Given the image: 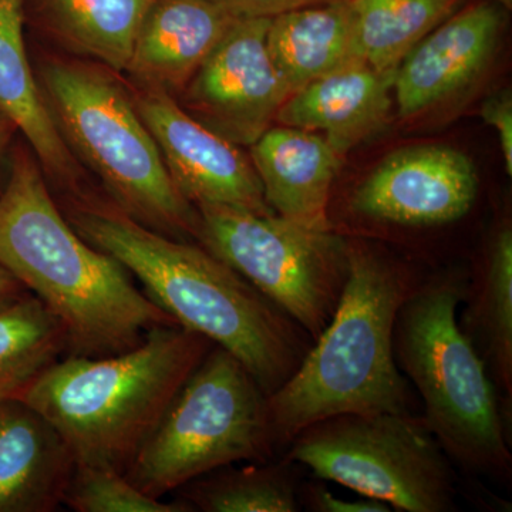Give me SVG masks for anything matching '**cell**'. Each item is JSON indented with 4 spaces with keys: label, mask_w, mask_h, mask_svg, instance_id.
<instances>
[{
    "label": "cell",
    "mask_w": 512,
    "mask_h": 512,
    "mask_svg": "<svg viewBox=\"0 0 512 512\" xmlns=\"http://www.w3.org/2000/svg\"><path fill=\"white\" fill-rule=\"evenodd\" d=\"M467 281L460 269L423 279L397 313L394 359L419 392L423 419L454 467L507 483V416L484 360L458 323Z\"/></svg>",
    "instance_id": "cell-5"
},
{
    "label": "cell",
    "mask_w": 512,
    "mask_h": 512,
    "mask_svg": "<svg viewBox=\"0 0 512 512\" xmlns=\"http://www.w3.org/2000/svg\"><path fill=\"white\" fill-rule=\"evenodd\" d=\"M175 187L195 208L208 205L275 214L251 157L190 116L170 93L150 89L136 104Z\"/></svg>",
    "instance_id": "cell-12"
},
{
    "label": "cell",
    "mask_w": 512,
    "mask_h": 512,
    "mask_svg": "<svg viewBox=\"0 0 512 512\" xmlns=\"http://www.w3.org/2000/svg\"><path fill=\"white\" fill-rule=\"evenodd\" d=\"M13 128H16L15 124H13L12 120H10L9 117L3 113L2 109H0V156H2L6 144H8Z\"/></svg>",
    "instance_id": "cell-30"
},
{
    "label": "cell",
    "mask_w": 512,
    "mask_h": 512,
    "mask_svg": "<svg viewBox=\"0 0 512 512\" xmlns=\"http://www.w3.org/2000/svg\"><path fill=\"white\" fill-rule=\"evenodd\" d=\"M249 157L275 214L303 227L332 229L330 201L343 156L325 137L279 124L251 144Z\"/></svg>",
    "instance_id": "cell-15"
},
{
    "label": "cell",
    "mask_w": 512,
    "mask_h": 512,
    "mask_svg": "<svg viewBox=\"0 0 512 512\" xmlns=\"http://www.w3.org/2000/svg\"><path fill=\"white\" fill-rule=\"evenodd\" d=\"M198 241L237 271L312 339L326 328L348 279V242L333 229L278 214L208 205Z\"/></svg>",
    "instance_id": "cell-9"
},
{
    "label": "cell",
    "mask_w": 512,
    "mask_h": 512,
    "mask_svg": "<svg viewBox=\"0 0 512 512\" xmlns=\"http://www.w3.org/2000/svg\"><path fill=\"white\" fill-rule=\"evenodd\" d=\"M69 222L136 276L178 326L237 357L268 396L311 348L313 339L298 323L208 249L154 231L120 208L79 205Z\"/></svg>",
    "instance_id": "cell-1"
},
{
    "label": "cell",
    "mask_w": 512,
    "mask_h": 512,
    "mask_svg": "<svg viewBox=\"0 0 512 512\" xmlns=\"http://www.w3.org/2000/svg\"><path fill=\"white\" fill-rule=\"evenodd\" d=\"M235 18H274L291 10L336 2V0H212Z\"/></svg>",
    "instance_id": "cell-28"
},
{
    "label": "cell",
    "mask_w": 512,
    "mask_h": 512,
    "mask_svg": "<svg viewBox=\"0 0 512 512\" xmlns=\"http://www.w3.org/2000/svg\"><path fill=\"white\" fill-rule=\"evenodd\" d=\"M76 460L55 427L22 400L0 403V511L63 504Z\"/></svg>",
    "instance_id": "cell-17"
},
{
    "label": "cell",
    "mask_w": 512,
    "mask_h": 512,
    "mask_svg": "<svg viewBox=\"0 0 512 512\" xmlns=\"http://www.w3.org/2000/svg\"><path fill=\"white\" fill-rule=\"evenodd\" d=\"M63 504L77 512H191L183 501L164 503L144 494L123 471L76 463Z\"/></svg>",
    "instance_id": "cell-25"
},
{
    "label": "cell",
    "mask_w": 512,
    "mask_h": 512,
    "mask_svg": "<svg viewBox=\"0 0 512 512\" xmlns=\"http://www.w3.org/2000/svg\"><path fill=\"white\" fill-rule=\"evenodd\" d=\"M458 323L490 373L505 416L512 407V228L495 225L474 275L468 278Z\"/></svg>",
    "instance_id": "cell-18"
},
{
    "label": "cell",
    "mask_w": 512,
    "mask_h": 512,
    "mask_svg": "<svg viewBox=\"0 0 512 512\" xmlns=\"http://www.w3.org/2000/svg\"><path fill=\"white\" fill-rule=\"evenodd\" d=\"M278 453L268 394L237 357L214 346L124 474L144 494L161 500L218 468L265 463Z\"/></svg>",
    "instance_id": "cell-6"
},
{
    "label": "cell",
    "mask_w": 512,
    "mask_h": 512,
    "mask_svg": "<svg viewBox=\"0 0 512 512\" xmlns=\"http://www.w3.org/2000/svg\"><path fill=\"white\" fill-rule=\"evenodd\" d=\"M25 291L18 279L0 265V306L16 301L20 296L25 295Z\"/></svg>",
    "instance_id": "cell-29"
},
{
    "label": "cell",
    "mask_w": 512,
    "mask_h": 512,
    "mask_svg": "<svg viewBox=\"0 0 512 512\" xmlns=\"http://www.w3.org/2000/svg\"><path fill=\"white\" fill-rule=\"evenodd\" d=\"M66 350V330L35 295L0 306V403L18 400Z\"/></svg>",
    "instance_id": "cell-23"
},
{
    "label": "cell",
    "mask_w": 512,
    "mask_h": 512,
    "mask_svg": "<svg viewBox=\"0 0 512 512\" xmlns=\"http://www.w3.org/2000/svg\"><path fill=\"white\" fill-rule=\"evenodd\" d=\"M481 117L494 127L500 137L505 171L512 175V96L510 90H501L484 101Z\"/></svg>",
    "instance_id": "cell-27"
},
{
    "label": "cell",
    "mask_w": 512,
    "mask_h": 512,
    "mask_svg": "<svg viewBox=\"0 0 512 512\" xmlns=\"http://www.w3.org/2000/svg\"><path fill=\"white\" fill-rule=\"evenodd\" d=\"M285 458L393 511H457L460 480L423 416L339 414L299 431Z\"/></svg>",
    "instance_id": "cell-8"
},
{
    "label": "cell",
    "mask_w": 512,
    "mask_h": 512,
    "mask_svg": "<svg viewBox=\"0 0 512 512\" xmlns=\"http://www.w3.org/2000/svg\"><path fill=\"white\" fill-rule=\"evenodd\" d=\"M348 242L349 272L338 306L296 372L268 396L278 451L316 421L339 414L409 413L413 394L397 366V313L424 278L359 238Z\"/></svg>",
    "instance_id": "cell-3"
},
{
    "label": "cell",
    "mask_w": 512,
    "mask_h": 512,
    "mask_svg": "<svg viewBox=\"0 0 512 512\" xmlns=\"http://www.w3.org/2000/svg\"><path fill=\"white\" fill-rule=\"evenodd\" d=\"M153 0H46L77 49L114 70H127L138 30Z\"/></svg>",
    "instance_id": "cell-24"
},
{
    "label": "cell",
    "mask_w": 512,
    "mask_h": 512,
    "mask_svg": "<svg viewBox=\"0 0 512 512\" xmlns=\"http://www.w3.org/2000/svg\"><path fill=\"white\" fill-rule=\"evenodd\" d=\"M288 458L232 468L221 467L184 485L180 501L191 511L296 512L299 481Z\"/></svg>",
    "instance_id": "cell-22"
},
{
    "label": "cell",
    "mask_w": 512,
    "mask_h": 512,
    "mask_svg": "<svg viewBox=\"0 0 512 512\" xmlns=\"http://www.w3.org/2000/svg\"><path fill=\"white\" fill-rule=\"evenodd\" d=\"M269 55L291 94L356 59L349 0L274 16L266 35Z\"/></svg>",
    "instance_id": "cell-20"
},
{
    "label": "cell",
    "mask_w": 512,
    "mask_h": 512,
    "mask_svg": "<svg viewBox=\"0 0 512 512\" xmlns=\"http://www.w3.org/2000/svg\"><path fill=\"white\" fill-rule=\"evenodd\" d=\"M214 346L183 326H157L124 352L56 360L18 400L55 427L76 463L124 473Z\"/></svg>",
    "instance_id": "cell-4"
},
{
    "label": "cell",
    "mask_w": 512,
    "mask_h": 512,
    "mask_svg": "<svg viewBox=\"0 0 512 512\" xmlns=\"http://www.w3.org/2000/svg\"><path fill=\"white\" fill-rule=\"evenodd\" d=\"M396 72L359 59L291 94L276 116L281 126L320 131L340 156L375 137L389 123Z\"/></svg>",
    "instance_id": "cell-14"
},
{
    "label": "cell",
    "mask_w": 512,
    "mask_h": 512,
    "mask_svg": "<svg viewBox=\"0 0 512 512\" xmlns=\"http://www.w3.org/2000/svg\"><path fill=\"white\" fill-rule=\"evenodd\" d=\"M478 178L473 161L454 148H402L384 158L348 200L356 221L406 229L446 227L473 210Z\"/></svg>",
    "instance_id": "cell-11"
},
{
    "label": "cell",
    "mask_w": 512,
    "mask_h": 512,
    "mask_svg": "<svg viewBox=\"0 0 512 512\" xmlns=\"http://www.w3.org/2000/svg\"><path fill=\"white\" fill-rule=\"evenodd\" d=\"M505 10L494 0L463 5L413 47L394 73L399 117L439 109L483 76L500 42Z\"/></svg>",
    "instance_id": "cell-13"
},
{
    "label": "cell",
    "mask_w": 512,
    "mask_h": 512,
    "mask_svg": "<svg viewBox=\"0 0 512 512\" xmlns=\"http://www.w3.org/2000/svg\"><path fill=\"white\" fill-rule=\"evenodd\" d=\"M43 77L67 137L117 208L168 237L198 239L200 212L175 187L126 90L109 74L84 64L52 63Z\"/></svg>",
    "instance_id": "cell-7"
},
{
    "label": "cell",
    "mask_w": 512,
    "mask_h": 512,
    "mask_svg": "<svg viewBox=\"0 0 512 512\" xmlns=\"http://www.w3.org/2000/svg\"><path fill=\"white\" fill-rule=\"evenodd\" d=\"M0 109L33 147L47 171L73 181L76 165L39 92L23 40V0H0Z\"/></svg>",
    "instance_id": "cell-19"
},
{
    "label": "cell",
    "mask_w": 512,
    "mask_h": 512,
    "mask_svg": "<svg viewBox=\"0 0 512 512\" xmlns=\"http://www.w3.org/2000/svg\"><path fill=\"white\" fill-rule=\"evenodd\" d=\"M269 22L237 19L183 89V109L237 146L254 144L291 96L269 55Z\"/></svg>",
    "instance_id": "cell-10"
},
{
    "label": "cell",
    "mask_w": 512,
    "mask_h": 512,
    "mask_svg": "<svg viewBox=\"0 0 512 512\" xmlns=\"http://www.w3.org/2000/svg\"><path fill=\"white\" fill-rule=\"evenodd\" d=\"M0 265L60 320L69 355H114L148 330L177 325L63 217L26 154L16 157L0 194Z\"/></svg>",
    "instance_id": "cell-2"
},
{
    "label": "cell",
    "mask_w": 512,
    "mask_h": 512,
    "mask_svg": "<svg viewBox=\"0 0 512 512\" xmlns=\"http://www.w3.org/2000/svg\"><path fill=\"white\" fill-rule=\"evenodd\" d=\"M237 19L212 0H153L127 70L150 89L183 90Z\"/></svg>",
    "instance_id": "cell-16"
},
{
    "label": "cell",
    "mask_w": 512,
    "mask_h": 512,
    "mask_svg": "<svg viewBox=\"0 0 512 512\" xmlns=\"http://www.w3.org/2000/svg\"><path fill=\"white\" fill-rule=\"evenodd\" d=\"M322 481V480H320ZM299 505L309 511L315 512H392L393 508L373 498L340 497L322 483H308L299 485Z\"/></svg>",
    "instance_id": "cell-26"
},
{
    "label": "cell",
    "mask_w": 512,
    "mask_h": 512,
    "mask_svg": "<svg viewBox=\"0 0 512 512\" xmlns=\"http://www.w3.org/2000/svg\"><path fill=\"white\" fill-rule=\"evenodd\" d=\"M494 2L500 3L505 9H511L512 0H494Z\"/></svg>",
    "instance_id": "cell-31"
},
{
    "label": "cell",
    "mask_w": 512,
    "mask_h": 512,
    "mask_svg": "<svg viewBox=\"0 0 512 512\" xmlns=\"http://www.w3.org/2000/svg\"><path fill=\"white\" fill-rule=\"evenodd\" d=\"M466 0H349L353 55L379 72H396L414 46Z\"/></svg>",
    "instance_id": "cell-21"
}]
</instances>
